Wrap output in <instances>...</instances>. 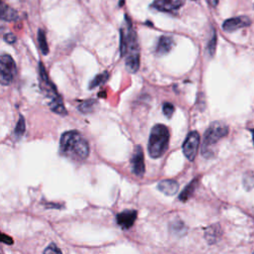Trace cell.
I'll return each instance as SVG.
<instances>
[{
  "label": "cell",
  "instance_id": "6da1fadb",
  "mask_svg": "<svg viewBox=\"0 0 254 254\" xmlns=\"http://www.w3.org/2000/svg\"><path fill=\"white\" fill-rule=\"evenodd\" d=\"M120 54L125 60L127 70L136 72L140 66V49L136 31L127 15L120 27Z\"/></svg>",
  "mask_w": 254,
  "mask_h": 254
},
{
  "label": "cell",
  "instance_id": "7a4b0ae2",
  "mask_svg": "<svg viewBox=\"0 0 254 254\" xmlns=\"http://www.w3.org/2000/svg\"><path fill=\"white\" fill-rule=\"evenodd\" d=\"M60 151L63 156L80 162L87 158L89 145L77 131H66L61 137Z\"/></svg>",
  "mask_w": 254,
  "mask_h": 254
},
{
  "label": "cell",
  "instance_id": "3957f363",
  "mask_svg": "<svg viewBox=\"0 0 254 254\" xmlns=\"http://www.w3.org/2000/svg\"><path fill=\"white\" fill-rule=\"evenodd\" d=\"M39 81H40V86L42 91L44 92L46 97L49 99L50 108L54 112L60 115H65L66 110L63 103L62 97L58 93L54 83L50 80L42 63H39Z\"/></svg>",
  "mask_w": 254,
  "mask_h": 254
},
{
  "label": "cell",
  "instance_id": "277c9868",
  "mask_svg": "<svg viewBox=\"0 0 254 254\" xmlns=\"http://www.w3.org/2000/svg\"><path fill=\"white\" fill-rule=\"evenodd\" d=\"M170 140L169 129L163 124H156L150 133L148 142L149 155L156 159L162 157L168 149Z\"/></svg>",
  "mask_w": 254,
  "mask_h": 254
},
{
  "label": "cell",
  "instance_id": "5b68a950",
  "mask_svg": "<svg viewBox=\"0 0 254 254\" xmlns=\"http://www.w3.org/2000/svg\"><path fill=\"white\" fill-rule=\"evenodd\" d=\"M228 134V127L219 121L212 122L209 127L206 129L204 136H203V142H202V149L201 153L204 157L210 158L213 156L214 151L213 148L215 144L223 137H225Z\"/></svg>",
  "mask_w": 254,
  "mask_h": 254
},
{
  "label": "cell",
  "instance_id": "8992f818",
  "mask_svg": "<svg viewBox=\"0 0 254 254\" xmlns=\"http://www.w3.org/2000/svg\"><path fill=\"white\" fill-rule=\"evenodd\" d=\"M17 73L16 64L10 55L3 54L0 58V81L3 85L10 84Z\"/></svg>",
  "mask_w": 254,
  "mask_h": 254
},
{
  "label": "cell",
  "instance_id": "52a82bcc",
  "mask_svg": "<svg viewBox=\"0 0 254 254\" xmlns=\"http://www.w3.org/2000/svg\"><path fill=\"white\" fill-rule=\"evenodd\" d=\"M198 145H199V134L196 131L190 132L183 144V152L190 161L194 160L197 154Z\"/></svg>",
  "mask_w": 254,
  "mask_h": 254
},
{
  "label": "cell",
  "instance_id": "ba28073f",
  "mask_svg": "<svg viewBox=\"0 0 254 254\" xmlns=\"http://www.w3.org/2000/svg\"><path fill=\"white\" fill-rule=\"evenodd\" d=\"M132 172L137 177H143L145 173V163H144V153L140 145L136 146L131 158Z\"/></svg>",
  "mask_w": 254,
  "mask_h": 254
},
{
  "label": "cell",
  "instance_id": "9c48e42d",
  "mask_svg": "<svg viewBox=\"0 0 254 254\" xmlns=\"http://www.w3.org/2000/svg\"><path fill=\"white\" fill-rule=\"evenodd\" d=\"M185 2L186 0H154L151 7L161 12L171 13L179 10Z\"/></svg>",
  "mask_w": 254,
  "mask_h": 254
},
{
  "label": "cell",
  "instance_id": "30bf717a",
  "mask_svg": "<svg viewBox=\"0 0 254 254\" xmlns=\"http://www.w3.org/2000/svg\"><path fill=\"white\" fill-rule=\"evenodd\" d=\"M251 23V20L247 16H239L227 19L222 24V29L226 32H233L240 28L248 27Z\"/></svg>",
  "mask_w": 254,
  "mask_h": 254
},
{
  "label": "cell",
  "instance_id": "8fae6325",
  "mask_svg": "<svg viewBox=\"0 0 254 254\" xmlns=\"http://www.w3.org/2000/svg\"><path fill=\"white\" fill-rule=\"evenodd\" d=\"M137 217V211L134 209H126L120 213L117 214L116 216V221L118 225L123 228V229H128L130 228Z\"/></svg>",
  "mask_w": 254,
  "mask_h": 254
},
{
  "label": "cell",
  "instance_id": "7c38bea8",
  "mask_svg": "<svg viewBox=\"0 0 254 254\" xmlns=\"http://www.w3.org/2000/svg\"><path fill=\"white\" fill-rule=\"evenodd\" d=\"M175 42L174 39L170 36H161L158 40L157 46H156V54L158 56H163L168 54L172 48L174 47Z\"/></svg>",
  "mask_w": 254,
  "mask_h": 254
},
{
  "label": "cell",
  "instance_id": "4fadbf2b",
  "mask_svg": "<svg viewBox=\"0 0 254 254\" xmlns=\"http://www.w3.org/2000/svg\"><path fill=\"white\" fill-rule=\"evenodd\" d=\"M158 189L160 191L167 195L176 194L179 190V184L174 180H164L158 184Z\"/></svg>",
  "mask_w": 254,
  "mask_h": 254
},
{
  "label": "cell",
  "instance_id": "5bb4252c",
  "mask_svg": "<svg viewBox=\"0 0 254 254\" xmlns=\"http://www.w3.org/2000/svg\"><path fill=\"white\" fill-rule=\"evenodd\" d=\"M1 18H2V20L8 21V22L16 21L19 19L17 11L14 10L13 8L9 7L5 3H2V6H1Z\"/></svg>",
  "mask_w": 254,
  "mask_h": 254
},
{
  "label": "cell",
  "instance_id": "9a60e30c",
  "mask_svg": "<svg viewBox=\"0 0 254 254\" xmlns=\"http://www.w3.org/2000/svg\"><path fill=\"white\" fill-rule=\"evenodd\" d=\"M197 182H198V180H197V178H195L194 180H192V181L185 188V190L181 192V194H180V196H179L180 200L186 201V200H188V199L191 196V194L193 193V191H194V190H195V188H196Z\"/></svg>",
  "mask_w": 254,
  "mask_h": 254
},
{
  "label": "cell",
  "instance_id": "2e32d148",
  "mask_svg": "<svg viewBox=\"0 0 254 254\" xmlns=\"http://www.w3.org/2000/svg\"><path fill=\"white\" fill-rule=\"evenodd\" d=\"M38 43H39V46H40V49H41V52L43 53V55H48L49 47H48L46 35H45V32L41 29H39V31H38Z\"/></svg>",
  "mask_w": 254,
  "mask_h": 254
},
{
  "label": "cell",
  "instance_id": "e0dca14e",
  "mask_svg": "<svg viewBox=\"0 0 254 254\" xmlns=\"http://www.w3.org/2000/svg\"><path fill=\"white\" fill-rule=\"evenodd\" d=\"M108 77H109V73H108L107 71H103V72L97 74V75L90 81V83H89V88L92 89V88H94V87H96V86H98V85H101L102 83H104V82L108 79Z\"/></svg>",
  "mask_w": 254,
  "mask_h": 254
},
{
  "label": "cell",
  "instance_id": "ac0fdd59",
  "mask_svg": "<svg viewBox=\"0 0 254 254\" xmlns=\"http://www.w3.org/2000/svg\"><path fill=\"white\" fill-rule=\"evenodd\" d=\"M96 103H97L96 100L88 99V100H85L82 103H80L78 105V109L83 113H88V112H91L94 109V106L96 105Z\"/></svg>",
  "mask_w": 254,
  "mask_h": 254
},
{
  "label": "cell",
  "instance_id": "d6986e66",
  "mask_svg": "<svg viewBox=\"0 0 254 254\" xmlns=\"http://www.w3.org/2000/svg\"><path fill=\"white\" fill-rule=\"evenodd\" d=\"M25 129H26L25 119H24V117H23L22 115H20L19 120H18V122H17V125H16V127H15V129H14V133H15V135H16V137H17L18 139L21 138V137L24 135Z\"/></svg>",
  "mask_w": 254,
  "mask_h": 254
},
{
  "label": "cell",
  "instance_id": "ffe728a7",
  "mask_svg": "<svg viewBox=\"0 0 254 254\" xmlns=\"http://www.w3.org/2000/svg\"><path fill=\"white\" fill-rule=\"evenodd\" d=\"M171 229H172V232L175 233L176 235H183L186 231V226L182 221L178 220V221H174L171 224Z\"/></svg>",
  "mask_w": 254,
  "mask_h": 254
},
{
  "label": "cell",
  "instance_id": "44dd1931",
  "mask_svg": "<svg viewBox=\"0 0 254 254\" xmlns=\"http://www.w3.org/2000/svg\"><path fill=\"white\" fill-rule=\"evenodd\" d=\"M243 186L244 188L249 190L254 188V174L251 172H248L243 177Z\"/></svg>",
  "mask_w": 254,
  "mask_h": 254
},
{
  "label": "cell",
  "instance_id": "7402d4cb",
  "mask_svg": "<svg viewBox=\"0 0 254 254\" xmlns=\"http://www.w3.org/2000/svg\"><path fill=\"white\" fill-rule=\"evenodd\" d=\"M218 227L217 226H211L205 231V238L209 241V243H213V241L216 240L217 238V233H218Z\"/></svg>",
  "mask_w": 254,
  "mask_h": 254
},
{
  "label": "cell",
  "instance_id": "603a6c76",
  "mask_svg": "<svg viewBox=\"0 0 254 254\" xmlns=\"http://www.w3.org/2000/svg\"><path fill=\"white\" fill-rule=\"evenodd\" d=\"M215 46H216V34H215V31H213L212 33V37L207 45V52L209 53L210 56H212L214 54V51H215Z\"/></svg>",
  "mask_w": 254,
  "mask_h": 254
},
{
  "label": "cell",
  "instance_id": "cb8c5ba5",
  "mask_svg": "<svg viewBox=\"0 0 254 254\" xmlns=\"http://www.w3.org/2000/svg\"><path fill=\"white\" fill-rule=\"evenodd\" d=\"M175 111V106L170 102H165L163 105V112L167 117H172L173 113Z\"/></svg>",
  "mask_w": 254,
  "mask_h": 254
},
{
  "label": "cell",
  "instance_id": "d4e9b609",
  "mask_svg": "<svg viewBox=\"0 0 254 254\" xmlns=\"http://www.w3.org/2000/svg\"><path fill=\"white\" fill-rule=\"evenodd\" d=\"M44 254H62V251L60 250V248L54 244V243H51L44 251Z\"/></svg>",
  "mask_w": 254,
  "mask_h": 254
},
{
  "label": "cell",
  "instance_id": "484cf974",
  "mask_svg": "<svg viewBox=\"0 0 254 254\" xmlns=\"http://www.w3.org/2000/svg\"><path fill=\"white\" fill-rule=\"evenodd\" d=\"M3 38L8 44H14L16 42V36L13 33H6Z\"/></svg>",
  "mask_w": 254,
  "mask_h": 254
},
{
  "label": "cell",
  "instance_id": "4316f807",
  "mask_svg": "<svg viewBox=\"0 0 254 254\" xmlns=\"http://www.w3.org/2000/svg\"><path fill=\"white\" fill-rule=\"evenodd\" d=\"M1 240L3 243H6V244H12V242H13L12 239L10 237L6 236L4 233H2V235H1Z\"/></svg>",
  "mask_w": 254,
  "mask_h": 254
},
{
  "label": "cell",
  "instance_id": "83f0119b",
  "mask_svg": "<svg viewBox=\"0 0 254 254\" xmlns=\"http://www.w3.org/2000/svg\"><path fill=\"white\" fill-rule=\"evenodd\" d=\"M207 2H208V4L210 5V6H212V7H215L216 5H217V3H218V0H206Z\"/></svg>",
  "mask_w": 254,
  "mask_h": 254
}]
</instances>
